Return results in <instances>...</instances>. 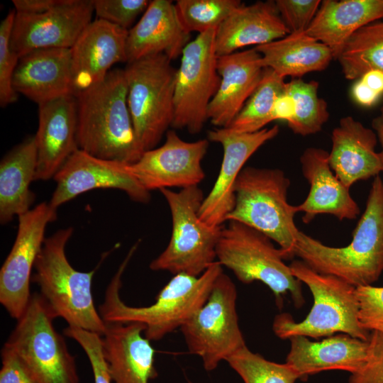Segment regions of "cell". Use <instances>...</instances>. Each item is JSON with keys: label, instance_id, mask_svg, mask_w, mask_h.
<instances>
[{"label": "cell", "instance_id": "cell-46", "mask_svg": "<svg viewBox=\"0 0 383 383\" xmlns=\"http://www.w3.org/2000/svg\"><path fill=\"white\" fill-rule=\"evenodd\" d=\"M372 127L376 133L377 139L382 147L379 156L382 163V172H383V115L380 114L372 120Z\"/></svg>", "mask_w": 383, "mask_h": 383}, {"label": "cell", "instance_id": "cell-6", "mask_svg": "<svg viewBox=\"0 0 383 383\" xmlns=\"http://www.w3.org/2000/svg\"><path fill=\"white\" fill-rule=\"evenodd\" d=\"M290 180L277 168L244 167L235 184V204L226 221L255 228L279 246L284 260L294 257L296 234L295 206L289 204Z\"/></svg>", "mask_w": 383, "mask_h": 383}, {"label": "cell", "instance_id": "cell-10", "mask_svg": "<svg viewBox=\"0 0 383 383\" xmlns=\"http://www.w3.org/2000/svg\"><path fill=\"white\" fill-rule=\"evenodd\" d=\"M57 316L33 293L4 345L15 351L41 383H79L76 362L53 326Z\"/></svg>", "mask_w": 383, "mask_h": 383}, {"label": "cell", "instance_id": "cell-21", "mask_svg": "<svg viewBox=\"0 0 383 383\" xmlns=\"http://www.w3.org/2000/svg\"><path fill=\"white\" fill-rule=\"evenodd\" d=\"M264 69L255 48L218 57L220 84L207 109L213 126H229L258 86Z\"/></svg>", "mask_w": 383, "mask_h": 383}, {"label": "cell", "instance_id": "cell-2", "mask_svg": "<svg viewBox=\"0 0 383 383\" xmlns=\"http://www.w3.org/2000/svg\"><path fill=\"white\" fill-rule=\"evenodd\" d=\"M294 256L314 271L355 287L372 285L383 273V180L374 177L365 209L345 247H331L299 231Z\"/></svg>", "mask_w": 383, "mask_h": 383}, {"label": "cell", "instance_id": "cell-42", "mask_svg": "<svg viewBox=\"0 0 383 383\" xmlns=\"http://www.w3.org/2000/svg\"><path fill=\"white\" fill-rule=\"evenodd\" d=\"M1 357L0 383H41L20 356L6 345Z\"/></svg>", "mask_w": 383, "mask_h": 383}, {"label": "cell", "instance_id": "cell-25", "mask_svg": "<svg viewBox=\"0 0 383 383\" xmlns=\"http://www.w3.org/2000/svg\"><path fill=\"white\" fill-rule=\"evenodd\" d=\"M291 347L286 362L298 373L299 379L326 370H343L354 374L365 365L368 341L345 333L321 341L298 335L289 338Z\"/></svg>", "mask_w": 383, "mask_h": 383}, {"label": "cell", "instance_id": "cell-4", "mask_svg": "<svg viewBox=\"0 0 383 383\" xmlns=\"http://www.w3.org/2000/svg\"><path fill=\"white\" fill-rule=\"evenodd\" d=\"M72 233L73 228L68 227L45 238L31 282L39 286L41 296L57 318H62L69 326L103 336L106 323L95 307L91 292L96 269L78 271L66 256L65 247Z\"/></svg>", "mask_w": 383, "mask_h": 383}, {"label": "cell", "instance_id": "cell-5", "mask_svg": "<svg viewBox=\"0 0 383 383\" xmlns=\"http://www.w3.org/2000/svg\"><path fill=\"white\" fill-rule=\"evenodd\" d=\"M289 267L293 275L308 286L313 304L300 322L289 313L277 315L272 325L276 335L282 339L298 335L318 338L340 333L368 340L370 332L359 319L356 287L337 277L318 273L301 260H294Z\"/></svg>", "mask_w": 383, "mask_h": 383}, {"label": "cell", "instance_id": "cell-13", "mask_svg": "<svg viewBox=\"0 0 383 383\" xmlns=\"http://www.w3.org/2000/svg\"><path fill=\"white\" fill-rule=\"evenodd\" d=\"M18 218L14 243L0 270V302L16 320L30 301L32 270L45 239L46 226L57 218V209L41 202Z\"/></svg>", "mask_w": 383, "mask_h": 383}, {"label": "cell", "instance_id": "cell-33", "mask_svg": "<svg viewBox=\"0 0 383 383\" xmlns=\"http://www.w3.org/2000/svg\"><path fill=\"white\" fill-rule=\"evenodd\" d=\"M318 82L292 79L286 82L284 91L293 99L294 114L287 122L294 133L306 136L318 133L329 118L326 101L319 97Z\"/></svg>", "mask_w": 383, "mask_h": 383}, {"label": "cell", "instance_id": "cell-35", "mask_svg": "<svg viewBox=\"0 0 383 383\" xmlns=\"http://www.w3.org/2000/svg\"><path fill=\"white\" fill-rule=\"evenodd\" d=\"M243 4L240 0H177L174 5L184 30L200 34L217 29Z\"/></svg>", "mask_w": 383, "mask_h": 383}, {"label": "cell", "instance_id": "cell-38", "mask_svg": "<svg viewBox=\"0 0 383 383\" xmlns=\"http://www.w3.org/2000/svg\"><path fill=\"white\" fill-rule=\"evenodd\" d=\"M150 1L92 0L97 18L128 30L135 19L143 13Z\"/></svg>", "mask_w": 383, "mask_h": 383}, {"label": "cell", "instance_id": "cell-19", "mask_svg": "<svg viewBox=\"0 0 383 383\" xmlns=\"http://www.w3.org/2000/svg\"><path fill=\"white\" fill-rule=\"evenodd\" d=\"M77 106L74 96H63L38 105L35 136L37 170L35 180L53 178L69 157L79 149Z\"/></svg>", "mask_w": 383, "mask_h": 383}, {"label": "cell", "instance_id": "cell-14", "mask_svg": "<svg viewBox=\"0 0 383 383\" xmlns=\"http://www.w3.org/2000/svg\"><path fill=\"white\" fill-rule=\"evenodd\" d=\"M209 144L208 139L187 142L168 130L162 145L145 151L128 168L148 192L198 186L205 177L201 162Z\"/></svg>", "mask_w": 383, "mask_h": 383}, {"label": "cell", "instance_id": "cell-30", "mask_svg": "<svg viewBox=\"0 0 383 383\" xmlns=\"http://www.w3.org/2000/svg\"><path fill=\"white\" fill-rule=\"evenodd\" d=\"M37 150L35 136L15 146L0 162V221L5 224L27 212L35 200L30 184L35 180Z\"/></svg>", "mask_w": 383, "mask_h": 383}, {"label": "cell", "instance_id": "cell-12", "mask_svg": "<svg viewBox=\"0 0 383 383\" xmlns=\"http://www.w3.org/2000/svg\"><path fill=\"white\" fill-rule=\"evenodd\" d=\"M216 29L198 35L184 48L177 70L172 128L197 134L207 121L208 106L221 81L215 51Z\"/></svg>", "mask_w": 383, "mask_h": 383}, {"label": "cell", "instance_id": "cell-34", "mask_svg": "<svg viewBox=\"0 0 383 383\" xmlns=\"http://www.w3.org/2000/svg\"><path fill=\"white\" fill-rule=\"evenodd\" d=\"M226 362L244 383H295L299 379L298 373L287 362L270 361L252 352L247 345Z\"/></svg>", "mask_w": 383, "mask_h": 383}, {"label": "cell", "instance_id": "cell-39", "mask_svg": "<svg viewBox=\"0 0 383 383\" xmlns=\"http://www.w3.org/2000/svg\"><path fill=\"white\" fill-rule=\"evenodd\" d=\"M356 293L361 326L369 332L377 331L383 335V287H357Z\"/></svg>", "mask_w": 383, "mask_h": 383}, {"label": "cell", "instance_id": "cell-23", "mask_svg": "<svg viewBox=\"0 0 383 383\" xmlns=\"http://www.w3.org/2000/svg\"><path fill=\"white\" fill-rule=\"evenodd\" d=\"M13 87L38 105L73 95L70 49H38L20 57Z\"/></svg>", "mask_w": 383, "mask_h": 383}, {"label": "cell", "instance_id": "cell-26", "mask_svg": "<svg viewBox=\"0 0 383 383\" xmlns=\"http://www.w3.org/2000/svg\"><path fill=\"white\" fill-rule=\"evenodd\" d=\"M139 323H107L103 348L113 383H149L157 376L155 350Z\"/></svg>", "mask_w": 383, "mask_h": 383}, {"label": "cell", "instance_id": "cell-15", "mask_svg": "<svg viewBox=\"0 0 383 383\" xmlns=\"http://www.w3.org/2000/svg\"><path fill=\"white\" fill-rule=\"evenodd\" d=\"M94 12L90 0H64L39 14L16 11L11 48L19 57L38 49H70L92 21Z\"/></svg>", "mask_w": 383, "mask_h": 383}, {"label": "cell", "instance_id": "cell-40", "mask_svg": "<svg viewBox=\"0 0 383 383\" xmlns=\"http://www.w3.org/2000/svg\"><path fill=\"white\" fill-rule=\"evenodd\" d=\"M277 9L289 33L305 32L321 5L319 0H277Z\"/></svg>", "mask_w": 383, "mask_h": 383}, {"label": "cell", "instance_id": "cell-43", "mask_svg": "<svg viewBox=\"0 0 383 383\" xmlns=\"http://www.w3.org/2000/svg\"><path fill=\"white\" fill-rule=\"evenodd\" d=\"M353 100L363 107H371L383 98V72L370 71L356 79L350 91Z\"/></svg>", "mask_w": 383, "mask_h": 383}, {"label": "cell", "instance_id": "cell-47", "mask_svg": "<svg viewBox=\"0 0 383 383\" xmlns=\"http://www.w3.org/2000/svg\"><path fill=\"white\" fill-rule=\"evenodd\" d=\"M383 99V98H382ZM382 115H383V100H382V106H381V113Z\"/></svg>", "mask_w": 383, "mask_h": 383}, {"label": "cell", "instance_id": "cell-16", "mask_svg": "<svg viewBox=\"0 0 383 383\" xmlns=\"http://www.w3.org/2000/svg\"><path fill=\"white\" fill-rule=\"evenodd\" d=\"M279 131L274 125L254 133H238L228 128L209 131L208 140L220 143L223 159L216 180L204 197L199 216L210 226H221L235 204V184L247 160Z\"/></svg>", "mask_w": 383, "mask_h": 383}, {"label": "cell", "instance_id": "cell-7", "mask_svg": "<svg viewBox=\"0 0 383 383\" xmlns=\"http://www.w3.org/2000/svg\"><path fill=\"white\" fill-rule=\"evenodd\" d=\"M216 260L244 284L260 281L273 292L279 306L289 293L295 306L304 303L301 282L284 263L279 249L262 232L238 221L223 226L216 247Z\"/></svg>", "mask_w": 383, "mask_h": 383}, {"label": "cell", "instance_id": "cell-32", "mask_svg": "<svg viewBox=\"0 0 383 383\" xmlns=\"http://www.w3.org/2000/svg\"><path fill=\"white\" fill-rule=\"evenodd\" d=\"M284 79L269 68H265L258 86L228 128L238 133H254L274 121L273 108L277 97L284 91Z\"/></svg>", "mask_w": 383, "mask_h": 383}, {"label": "cell", "instance_id": "cell-3", "mask_svg": "<svg viewBox=\"0 0 383 383\" xmlns=\"http://www.w3.org/2000/svg\"><path fill=\"white\" fill-rule=\"evenodd\" d=\"M79 149L96 157L133 164L143 153L128 105L124 70H111L100 83L74 96Z\"/></svg>", "mask_w": 383, "mask_h": 383}, {"label": "cell", "instance_id": "cell-20", "mask_svg": "<svg viewBox=\"0 0 383 383\" xmlns=\"http://www.w3.org/2000/svg\"><path fill=\"white\" fill-rule=\"evenodd\" d=\"M326 150L308 148L300 157L301 171L309 184L306 199L295 206L302 212V221L309 223L319 214H330L338 219L353 220L360 213L357 203L332 170Z\"/></svg>", "mask_w": 383, "mask_h": 383}, {"label": "cell", "instance_id": "cell-18", "mask_svg": "<svg viewBox=\"0 0 383 383\" xmlns=\"http://www.w3.org/2000/svg\"><path fill=\"white\" fill-rule=\"evenodd\" d=\"M128 31L99 18L87 26L70 48L74 96L103 81L114 64L127 62Z\"/></svg>", "mask_w": 383, "mask_h": 383}, {"label": "cell", "instance_id": "cell-45", "mask_svg": "<svg viewBox=\"0 0 383 383\" xmlns=\"http://www.w3.org/2000/svg\"><path fill=\"white\" fill-rule=\"evenodd\" d=\"M294 114V104L292 98L284 91L277 97L273 108V119L289 121Z\"/></svg>", "mask_w": 383, "mask_h": 383}, {"label": "cell", "instance_id": "cell-1", "mask_svg": "<svg viewBox=\"0 0 383 383\" xmlns=\"http://www.w3.org/2000/svg\"><path fill=\"white\" fill-rule=\"evenodd\" d=\"M138 242L130 249L106 288L99 313L107 323H139L145 326L144 336L150 341L160 340L180 328L205 304L213 283L223 272L216 260L201 275L174 274L160 291L154 304L131 306L121 299L122 276Z\"/></svg>", "mask_w": 383, "mask_h": 383}, {"label": "cell", "instance_id": "cell-31", "mask_svg": "<svg viewBox=\"0 0 383 383\" xmlns=\"http://www.w3.org/2000/svg\"><path fill=\"white\" fill-rule=\"evenodd\" d=\"M337 60L348 80H356L370 71L383 72V19L356 31Z\"/></svg>", "mask_w": 383, "mask_h": 383}, {"label": "cell", "instance_id": "cell-27", "mask_svg": "<svg viewBox=\"0 0 383 383\" xmlns=\"http://www.w3.org/2000/svg\"><path fill=\"white\" fill-rule=\"evenodd\" d=\"M289 33L274 1H258L248 6L243 4L217 28L215 51L217 57L223 56L247 46L272 42Z\"/></svg>", "mask_w": 383, "mask_h": 383}, {"label": "cell", "instance_id": "cell-17", "mask_svg": "<svg viewBox=\"0 0 383 383\" xmlns=\"http://www.w3.org/2000/svg\"><path fill=\"white\" fill-rule=\"evenodd\" d=\"M128 165L96 157L77 149L54 176L57 186L49 203L57 209L79 194L96 189H119L135 202H149L150 192L130 172Z\"/></svg>", "mask_w": 383, "mask_h": 383}, {"label": "cell", "instance_id": "cell-22", "mask_svg": "<svg viewBox=\"0 0 383 383\" xmlns=\"http://www.w3.org/2000/svg\"><path fill=\"white\" fill-rule=\"evenodd\" d=\"M190 35L183 28L172 1H150L140 20L128 31L127 63L159 54L174 60L191 41Z\"/></svg>", "mask_w": 383, "mask_h": 383}, {"label": "cell", "instance_id": "cell-37", "mask_svg": "<svg viewBox=\"0 0 383 383\" xmlns=\"http://www.w3.org/2000/svg\"><path fill=\"white\" fill-rule=\"evenodd\" d=\"M64 334L77 341L89 360L94 383H113L104 356L102 336L79 328L67 326Z\"/></svg>", "mask_w": 383, "mask_h": 383}, {"label": "cell", "instance_id": "cell-28", "mask_svg": "<svg viewBox=\"0 0 383 383\" xmlns=\"http://www.w3.org/2000/svg\"><path fill=\"white\" fill-rule=\"evenodd\" d=\"M383 19V0H324L306 31L325 44L337 60L351 36Z\"/></svg>", "mask_w": 383, "mask_h": 383}, {"label": "cell", "instance_id": "cell-44", "mask_svg": "<svg viewBox=\"0 0 383 383\" xmlns=\"http://www.w3.org/2000/svg\"><path fill=\"white\" fill-rule=\"evenodd\" d=\"M64 0H13L15 11L18 13L39 14L47 12L61 4Z\"/></svg>", "mask_w": 383, "mask_h": 383}, {"label": "cell", "instance_id": "cell-41", "mask_svg": "<svg viewBox=\"0 0 383 383\" xmlns=\"http://www.w3.org/2000/svg\"><path fill=\"white\" fill-rule=\"evenodd\" d=\"M367 341L365 365L350 374L348 383H383V335L372 331Z\"/></svg>", "mask_w": 383, "mask_h": 383}, {"label": "cell", "instance_id": "cell-36", "mask_svg": "<svg viewBox=\"0 0 383 383\" xmlns=\"http://www.w3.org/2000/svg\"><path fill=\"white\" fill-rule=\"evenodd\" d=\"M16 11L11 10L0 24V105L4 107L16 101L13 77L19 57L12 50L11 35Z\"/></svg>", "mask_w": 383, "mask_h": 383}, {"label": "cell", "instance_id": "cell-24", "mask_svg": "<svg viewBox=\"0 0 383 383\" xmlns=\"http://www.w3.org/2000/svg\"><path fill=\"white\" fill-rule=\"evenodd\" d=\"M330 166L342 183L350 188L355 182L375 177L382 172L377 136L350 116L343 117L333 130Z\"/></svg>", "mask_w": 383, "mask_h": 383}, {"label": "cell", "instance_id": "cell-9", "mask_svg": "<svg viewBox=\"0 0 383 383\" xmlns=\"http://www.w3.org/2000/svg\"><path fill=\"white\" fill-rule=\"evenodd\" d=\"M162 54L127 63L128 105L143 152L152 150L172 127L177 69Z\"/></svg>", "mask_w": 383, "mask_h": 383}, {"label": "cell", "instance_id": "cell-8", "mask_svg": "<svg viewBox=\"0 0 383 383\" xmlns=\"http://www.w3.org/2000/svg\"><path fill=\"white\" fill-rule=\"evenodd\" d=\"M169 206L172 234L166 248L150 264L154 271L201 275L216 261V247L223 226H210L199 216L204 199L198 186L174 192L160 190Z\"/></svg>", "mask_w": 383, "mask_h": 383}, {"label": "cell", "instance_id": "cell-29", "mask_svg": "<svg viewBox=\"0 0 383 383\" xmlns=\"http://www.w3.org/2000/svg\"><path fill=\"white\" fill-rule=\"evenodd\" d=\"M255 48L261 55L263 67L284 79H299L306 74L323 71L334 59L328 46L306 31L290 33Z\"/></svg>", "mask_w": 383, "mask_h": 383}, {"label": "cell", "instance_id": "cell-11", "mask_svg": "<svg viewBox=\"0 0 383 383\" xmlns=\"http://www.w3.org/2000/svg\"><path fill=\"white\" fill-rule=\"evenodd\" d=\"M236 300L235 285L223 272L205 304L180 328L189 353L200 357L208 372L246 346Z\"/></svg>", "mask_w": 383, "mask_h": 383}]
</instances>
